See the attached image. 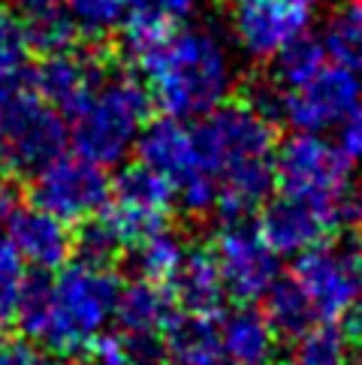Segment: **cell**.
<instances>
[{"label": "cell", "instance_id": "obj_1", "mask_svg": "<svg viewBox=\"0 0 362 365\" xmlns=\"http://www.w3.org/2000/svg\"><path fill=\"white\" fill-rule=\"evenodd\" d=\"M200 163L217 181L214 212L244 220L260 212L275 187V124L244 100L221 103L193 127Z\"/></svg>", "mask_w": 362, "mask_h": 365}, {"label": "cell", "instance_id": "obj_2", "mask_svg": "<svg viewBox=\"0 0 362 365\" xmlns=\"http://www.w3.org/2000/svg\"><path fill=\"white\" fill-rule=\"evenodd\" d=\"M136 67L145 73L151 100L172 118H200L232 91V58L209 28H170Z\"/></svg>", "mask_w": 362, "mask_h": 365}, {"label": "cell", "instance_id": "obj_3", "mask_svg": "<svg viewBox=\"0 0 362 365\" xmlns=\"http://www.w3.org/2000/svg\"><path fill=\"white\" fill-rule=\"evenodd\" d=\"M151 91L136 76L109 70L67 115L73 151L100 166L121 163L133 151L139 130L148 124Z\"/></svg>", "mask_w": 362, "mask_h": 365}, {"label": "cell", "instance_id": "obj_4", "mask_svg": "<svg viewBox=\"0 0 362 365\" xmlns=\"http://www.w3.org/2000/svg\"><path fill=\"white\" fill-rule=\"evenodd\" d=\"M61 275L51 281V302L48 317L36 341H43L51 354L63 359L79 356L85 344L109 326L118 302L121 278L112 266H90V263H63Z\"/></svg>", "mask_w": 362, "mask_h": 365}, {"label": "cell", "instance_id": "obj_5", "mask_svg": "<svg viewBox=\"0 0 362 365\" xmlns=\"http://www.w3.org/2000/svg\"><path fill=\"white\" fill-rule=\"evenodd\" d=\"M353 160L323 133L296 130L275 145V185L287 197L320 205L341 224L351 215Z\"/></svg>", "mask_w": 362, "mask_h": 365}, {"label": "cell", "instance_id": "obj_6", "mask_svg": "<svg viewBox=\"0 0 362 365\" xmlns=\"http://www.w3.org/2000/svg\"><path fill=\"white\" fill-rule=\"evenodd\" d=\"M0 127L6 160L21 173H33L70 142L67 118L33 91L31 73L0 91Z\"/></svg>", "mask_w": 362, "mask_h": 365}, {"label": "cell", "instance_id": "obj_7", "mask_svg": "<svg viewBox=\"0 0 362 365\" xmlns=\"http://www.w3.org/2000/svg\"><path fill=\"white\" fill-rule=\"evenodd\" d=\"M31 202L67 224H79L109 202V173L79 151H61L33 169Z\"/></svg>", "mask_w": 362, "mask_h": 365}, {"label": "cell", "instance_id": "obj_8", "mask_svg": "<svg viewBox=\"0 0 362 365\" xmlns=\"http://www.w3.org/2000/svg\"><path fill=\"white\" fill-rule=\"evenodd\" d=\"M212 254L221 269L227 293L242 305H254L281 278V254L248 220H227L214 236Z\"/></svg>", "mask_w": 362, "mask_h": 365}, {"label": "cell", "instance_id": "obj_9", "mask_svg": "<svg viewBox=\"0 0 362 365\" xmlns=\"http://www.w3.org/2000/svg\"><path fill=\"white\" fill-rule=\"evenodd\" d=\"M317 6L320 0H232V36L248 58L272 61L296 36L308 34Z\"/></svg>", "mask_w": 362, "mask_h": 365}, {"label": "cell", "instance_id": "obj_10", "mask_svg": "<svg viewBox=\"0 0 362 365\" xmlns=\"http://www.w3.org/2000/svg\"><path fill=\"white\" fill-rule=\"evenodd\" d=\"M362 103V82L359 73L326 61V67L314 73L299 88H281V112L278 121H287L293 130L323 133L329 127H338Z\"/></svg>", "mask_w": 362, "mask_h": 365}, {"label": "cell", "instance_id": "obj_11", "mask_svg": "<svg viewBox=\"0 0 362 365\" xmlns=\"http://www.w3.org/2000/svg\"><path fill=\"white\" fill-rule=\"evenodd\" d=\"M308 296L320 323H338L351 311L359 293V259L356 251H338L332 245H314L296 254L293 275Z\"/></svg>", "mask_w": 362, "mask_h": 365}, {"label": "cell", "instance_id": "obj_12", "mask_svg": "<svg viewBox=\"0 0 362 365\" xmlns=\"http://www.w3.org/2000/svg\"><path fill=\"white\" fill-rule=\"evenodd\" d=\"M338 227L341 220L323 212L320 205L299 197H287V193L266 200L260 205V224H257L263 239L278 254H302L308 247L323 245Z\"/></svg>", "mask_w": 362, "mask_h": 365}, {"label": "cell", "instance_id": "obj_13", "mask_svg": "<svg viewBox=\"0 0 362 365\" xmlns=\"http://www.w3.org/2000/svg\"><path fill=\"white\" fill-rule=\"evenodd\" d=\"M112 67L109 61L97 55V51H55V55H46L43 63L31 73V85L46 103H51L63 118L79 106L88 97V91L94 88L103 76Z\"/></svg>", "mask_w": 362, "mask_h": 365}, {"label": "cell", "instance_id": "obj_14", "mask_svg": "<svg viewBox=\"0 0 362 365\" xmlns=\"http://www.w3.org/2000/svg\"><path fill=\"white\" fill-rule=\"evenodd\" d=\"M6 239L28 266L40 272H58L73 257V230L67 220L43 212V208L19 205L6 220Z\"/></svg>", "mask_w": 362, "mask_h": 365}, {"label": "cell", "instance_id": "obj_15", "mask_svg": "<svg viewBox=\"0 0 362 365\" xmlns=\"http://www.w3.org/2000/svg\"><path fill=\"white\" fill-rule=\"evenodd\" d=\"M133 148H136L139 163H145L154 169V173L170 178L175 187L185 185V181L193 178L197 173H205L202 163H200L193 127H187L185 118L166 115L160 121L145 124L139 130Z\"/></svg>", "mask_w": 362, "mask_h": 365}, {"label": "cell", "instance_id": "obj_16", "mask_svg": "<svg viewBox=\"0 0 362 365\" xmlns=\"http://www.w3.org/2000/svg\"><path fill=\"white\" fill-rule=\"evenodd\" d=\"M166 287H170V293H172V302L181 311H190V314H202V317L217 320L227 308V296H229L227 284L221 278L214 254L205 251V247L187 251L178 272Z\"/></svg>", "mask_w": 362, "mask_h": 365}, {"label": "cell", "instance_id": "obj_17", "mask_svg": "<svg viewBox=\"0 0 362 365\" xmlns=\"http://www.w3.org/2000/svg\"><path fill=\"white\" fill-rule=\"evenodd\" d=\"M172 365H221L227 362L221 347V329L214 317L190 314L175 308L172 317L160 329Z\"/></svg>", "mask_w": 362, "mask_h": 365}, {"label": "cell", "instance_id": "obj_18", "mask_svg": "<svg viewBox=\"0 0 362 365\" xmlns=\"http://www.w3.org/2000/svg\"><path fill=\"white\" fill-rule=\"evenodd\" d=\"M217 329L229 365H272L278 354V332L272 329L263 311L251 305L232 311Z\"/></svg>", "mask_w": 362, "mask_h": 365}, {"label": "cell", "instance_id": "obj_19", "mask_svg": "<svg viewBox=\"0 0 362 365\" xmlns=\"http://www.w3.org/2000/svg\"><path fill=\"white\" fill-rule=\"evenodd\" d=\"M175 308L178 305L172 302L170 287L136 278L127 287L121 284L112 317L118 320V329L124 332H160Z\"/></svg>", "mask_w": 362, "mask_h": 365}, {"label": "cell", "instance_id": "obj_20", "mask_svg": "<svg viewBox=\"0 0 362 365\" xmlns=\"http://www.w3.org/2000/svg\"><path fill=\"white\" fill-rule=\"evenodd\" d=\"M109 200L166 215L175 200V185L170 178H163L160 173H154L151 166L136 160L130 166H124L115 178H109Z\"/></svg>", "mask_w": 362, "mask_h": 365}, {"label": "cell", "instance_id": "obj_21", "mask_svg": "<svg viewBox=\"0 0 362 365\" xmlns=\"http://www.w3.org/2000/svg\"><path fill=\"white\" fill-rule=\"evenodd\" d=\"M263 302H266V311H263L266 320L272 323V329L284 338H296L305 329H311L314 323H320L311 302H308V296L302 293V287L293 278H278L269 287Z\"/></svg>", "mask_w": 362, "mask_h": 365}, {"label": "cell", "instance_id": "obj_22", "mask_svg": "<svg viewBox=\"0 0 362 365\" xmlns=\"http://www.w3.org/2000/svg\"><path fill=\"white\" fill-rule=\"evenodd\" d=\"M320 43L332 63L362 73V0H347L332 12Z\"/></svg>", "mask_w": 362, "mask_h": 365}, {"label": "cell", "instance_id": "obj_23", "mask_svg": "<svg viewBox=\"0 0 362 365\" xmlns=\"http://www.w3.org/2000/svg\"><path fill=\"white\" fill-rule=\"evenodd\" d=\"M133 251V269H136V278L142 281H151V284H170L172 275L178 272L181 259H185L187 247L181 242L170 227L157 230L154 236L142 239L139 245L130 247Z\"/></svg>", "mask_w": 362, "mask_h": 365}, {"label": "cell", "instance_id": "obj_24", "mask_svg": "<svg viewBox=\"0 0 362 365\" xmlns=\"http://www.w3.org/2000/svg\"><path fill=\"white\" fill-rule=\"evenodd\" d=\"M272 61H275V82L284 91H290V88L305 85L314 73H320L329 58H326V48H323L320 40L302 34V36H296L290 46H284Z\"/></svg>", "mask_w": 362, "mask_h": 365}, {"label": "cell", "instance_id": "obj_25", "mask_svg": "<svg viewBox=\"0 0 362 365\" xmlns=\"http://www.w3.org/2000/svg\"><path fill=\"white\" fill-rule=\"evenodd\" d=\"M347 362H351L347 332H341L335 323H314L311 329L296 335L290 365H347Z\"/></svg>", "mask_w": 362, "mask_h": 365}, {"label": "cell", "instance_id": "obj_26", "mask_svg": "<svg viewBox=\"0 0 362 365\" xmlns=\"http://www.w3.org/2000/svg\"><path fill=\"white\" fill-rule=\"evenodd\" d=\"M67 19L85 40H103L121 28L127 16V0H61Z\"/></svg>", "mask_w": 362, "mask_h": 365}, {"label": "cell", "instance_id": "obj_27", "mask_svg": "<svg viewBox=\"0 0 362 365\" xmlns=\"http://www.w3.org/2000/svg\"><path fill=\"white\" fill-rule=\"evenodd\" d=\"M124 245L118 232L112 230L106 215L97 212L85 220H79V230L73 232V254L90 266H112L121 257Z\"/></svg>", "mask_w": 362, "mask_h": 365}, {"label": "cell", "instance_id": "obj_28", "mask_svg": "<svg viewBox=\"0 0 362 365\" xmlns=\"http://www.w3.org/2000/svg\"><path fill=\"white\" fill-rule=\"evenodd\" d=\"M21 34H24V46L28 51H36V55H55V51H67L76 43V28L73 21L67 19L63 6L58 9H48L40 12V16H31V19H21Z\"/></svg>", "mask_w": 362, "mask_h": 365}, {"label": "cell", "instance_id": "obj_29", "mask_svg": "<svg viewBox=\"0 0 362 365\" xmlns=\"http://www.w3.org/2000/svg\"><path fill=\"white\" fill-rule=\"evenodd\" d=\"M48 302H51V278H48V272L36 269L33 275H28L21 284L16 320L12 323H19V329L28 338H40L46 317H48Z\"/></svg>", "mask_w": 362, "mask_h": 365}, {"label": "cell", "instance_id": "obj_30", "mask_svg": "<svg viewBox=\"0 0 362 365\" xmlns=\"http://www.w3.org/2000/svg\"><path fill=\"white\" fill-rule=\"evenodd\" d=\"M24 278H28L24 259L19 257L9 239H0V329L16 320V305Z\"/></svg>", "mask_w": 362, "mask_h": 365}, {"label": "cell", "instance_id": "obj_31", "mask_svg": "<svg viewBox=\"0 0 362 365\" xmlns=\"http://www.w3.org/2000/svg\"><path fill=\"white\" fill-rule=\"evenodd\" d=\"M88 365H130V354H127V335L124 329H103L97 332L85 350L79 354Z\"/></svg>", "mask_w": 362, "mask_h": 365}, {"label": "cell", "instance_id": "obj_32", "mask_svg": "<svg viewBox=\"0 0 362 365\" xmlns=\"http://www.w3.org/2000/svg\"><path fill=\"white\" fill-rule=\"evenodd\" d=\"M130 365H172V356L166 350L160 332H124Z\"/></svg>", "mask_w": 362, "mask_h": 365}, {"label": "cell", "instance_id": "obj_33", "mask_svg": "<svg viewBox=\"0 0 362 365\" xmlns=\"http://www.w3.org/2000/svg\"><path fill=\"white\" fill-rule=\"evenodd\" d=\"M202 0H127V9L142 12V16H157L163 21H178L187 19L190 12H197Z\"/></svg>", "mask_w": 362, "mask_h": 365}, {"label": "cell", "instance_id": "obj_34", "mask_svg": "<svg viewBox=\"0 0 362 365\" xmlns=\"http://www.w3.org/2000/svg\"><path fill=\"white\" fill-rule=\"evenodd\" d=\"M338 148L351 158L353 163L362 160V103L347 115L341 121V139H338Z\"/></svg>", "mask_w": 362, "mask_h": 365}, {"label": "cell", "instance_id": "obj_35", "mask_svg": "<svg viewBox=\"0 0 362 365\" xmlns=\"http://www.w3.org/2000/svg\"><path fill=\"white\" fill-rule=\"evenodd\" d=\"M0 365H40L31 341H0Z\"/></svg>", "mask_w": 362, "mask_h": 365}, {"label": "cell", "instance_id": "obj_36", "mask_svg": "<svg viewBox=\"0 0 362 365\" xmlns=\"http://www.w3.org/2000/svg\"><path fill=\"white\" fill-rule=\"evenodd\" d=\"M21 205V190L12 178L0 175V224L6 227V220L16 215V208Z\"/></svg>", "mask_w": 362, "mask_h": 365}, {"label": "cell", "instance_id": "obj_37", "mask_svg": "<svg viewBox=\"0 0 362 365\" xmlns=\"http://www.w3.org/2000/svg\"><path fill=\"white\" fill-rule=\"evenodd\" d=\"M9 6L16 9L19 19H31V16H40V12L58 9L61 0H9Z\"/></svg>", "mask_w": 362, "mask_h": 365}, {"label": "cell", "instance_id": "obj_38", "mask_svg": "<svg viewBox=\"0 0 362 365\" xmlns=\"http://www.w3.org/2000/svg\"><path fill=\"white\" fill-rule=\"evenodd\" d=\"M40 365H73V362H67L63 356H61V359H43V356H40Z\"/></svg>", "mask_w": 362, "mask_h": 365}, {"label": "cell", "instance_id": "obj_39", "mask_svg": "<svg viewBox=\"0 0 362 365\" xmlns=\"http://www.w3.org/2000/svg\"><path fill=\"white\" fill-rule=\"evenodd\" d=\"M6 160V145H4V127H0V163Z\"/></svg>", "mask_w": 362, "mask_h": 365}, {"label": "cell", "instance_id": "obj_40", "mask_svg": "<svg viewBox=\"0 0 362 365\" xmlns=\"http://www.w3.org/2000/svg\"><path fill=\"white\" fill-rule=\"evenodd\" d=\"M356 215H359V224H362V200H359V205H356Z\"/></svg>", "mask_w": 362, "mask_h": 365}, {"label": "cell", "instance_id": "obj_41", "mask_svg": "<svg viewBox=\"0 0 362 365\" xmlns=\"http://www.w3.org/2000/svg\"><path fill=\"white\" fill-rule=\"evenodd\" d=\"M347 365H362V356H359V359H356V362H347Z\"/></svg>", "mask_w": 362, "mask_h": 365}, {"label": "cell", "instance_id": "obj_42", "mask_svg": "<svg viewBox=\"0 0 362 365\" xmlns=\"http://www.w3.org/2000/svg\"><path fill=\"white\" fill-rule=\"evenodd\" d=\"M221 365H229V362H221Z\"/></svg>", "mask_w": 362, "mask_h": 365}]
</instances>
